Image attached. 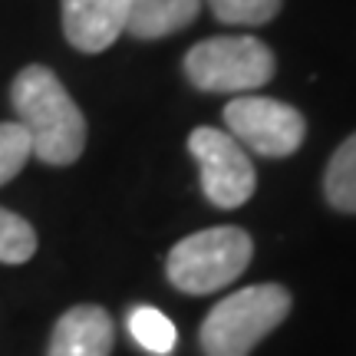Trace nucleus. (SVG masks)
<instances>
[{"instance_id":"obj_1","label":"nucleus","mask_w":356,"mask_h":356,"mask_svg":"<svg viewBox=\"0 0 356 356\" xmlns=\"http://www.w3.org/2000/svg\"><path fill=\"white\" fill-rule=\"evenodd\" d=\"M17 126L26 132L30 149L47 165H73L86 149V119L53 70L26 66L10 86Z\"/></svg>"},{"instance_id":"obj_2","label":"nucleus","mask_w":356,"mask_h":356,"mask_svg":"<svg viewBox=\"0 0 356 356\" xmlns=\"http://www.w3.org/2000/svg\"><path fill=\"white\" fill-rule=\"evenodd\" d=\"M291 314V291L280 284H254L218 300L202 320L198 343L204 356H248Z\"/></svg>"},{"instance_id":"obj_3","label":"nucleus","mask_w":356,"mask_h":356,"mask_svg":"<svg viewBox=\"0 0 356 356\" xmlns=\"http://www.w3.org/2000/svg\"><path fill=\"white\" fill-rule=\"evenodd\" d=\"M254 241L244 228L221 225V228H204L198 234H188L168 251L165 274L172 287L191 297H204L231 280H238L251 264Z\"/></svg>"},{"instance_id":"obj_4","label":"nucleus","mask_w":356,"mask_h":356,"mask_svg":"<svg viewBox=\"0 0 356 356\" xmlns=\"http://www.w3.org/2000/svg\"><path fill=\"white\" fill-rule=\"evenodd\" d=\"M274 53L257 37H211L185 53V76L204 92L248 96L274 76Z\"/></svg>"},{"instance_id":"obj_5","label":"nucleus","mask_w":356,"mask_h":356,"mask_svg":"<svg viewBox=\"0 0 356 356\" xmlns=\"http://www.w3.org/2000/svg\"><path fill=\"white\" fill-rule=\"evenodd\" d=\"M225 126L238 145L264 159H284L304 145L307 119L293 106L267 96H234L225 106Z\"/></svg>"},{"instance_id":"obj_6","label":"nucleus","mask_w":356,"mask_h":356,"mask_svg":"<svg viewBox=\"0 0 356 356\" xmlns=\"http://www.w3.org/2000/svg\"><path fill=\"white\" fill-rule=\"evenodd\" d=\"M188 152L202 172L204 198L215 208H241L254 195L257 175L248 159V149L238 145L221 129H195L188 136Z\"/></svg>"},{"instance_id":"obj_7","label":"nucleus","mask_w":356,"mask_h":356,"mask_svg":"<svg viewBox=\"0 0 356 356\" xmlns=\"http://www.w3.org/2000/svg\"><path fill=\"white\" fill-rule=\"evenodd\" d=\"M129 0H63V33L79 53H102L122 37Z\"/></svg>"},{"instance_id":"obj_8","label":"nucleus","mask_w":356,"mask_h":356,"mask_svg":"<svg viewBox=\"0 0 356 356\" xmlns=\"http://www.w3.org/2000/svg\"><path fill=\"white\" fill-rule=\"evenodd\" d=\"M113 343V317L96 304H79L56 320L47 356H109Z\"/></svg>"},{"instance_id":"obj_9","label":"nucleus","mask_w":356,"mask_h":356,"mask_svg":"<svg viewBox=\"0 0 356 356\" xmlns=\"http://www.w3.org/2000/svg\"><path fill=\"white\" fill-rule=\"evenodd\" d=\"M198 10L202 0H129L126 30L139 40H159L185 30Z\"/></svg>"},{"instance_id":"obj_10","label":"nucleus","mask_w":356,"mask_h":356,"mask_svg":"<svg viewBox=\"0 0 356 356\" xmlns=\"http://www.w3.org/2000/svg\"><path fill=\"white\" fill-rule=\"evenodd\" d=\"M323 191L337 211L356 215V132L333 152L323 175Z\"/></svg>"},{"instance_id":"obj_11","label":"nucleus","mask_w":356,"mask_h":356,"mask_svg":"<svg viewBox=\"0 0 356 356\" xmlns=\"http://www.w3.org/2000/svg\"><path fill=\"white\" fill-rule=\"evenodd\" d=\"M132 340L152 356H168L178 343V330L175 323L159 310V307H132L126 320Z\"/></svg>"},{"instance_id":"obj_12","label":"nucleus","mask_w":356,"mask_h":356,"mask_svg":"<svg viewBox=\"0 0 356 356\" xmlns=\"http://www.w3.org/2000/svg\"><path fill=\"white\" fill-rule=\"evenodd\" d=\"M37 254V231L30 221L0 208V264H24Z\"/></svg>"},{"instance_id":"obj_13","label":"nucleus","mask_w":356,"mask_h":356,"mask_svg":"<svg viewBox=\"0 0 356 356\" xmlns=\"http://www.w3.org/2000/svg\"><path fill=\"white\" fill-rule=\"evenodd\" d=\"M208 7L221 24L231 26H261L274 20L280 0H208Z\"/></svg>"},{"instance_id":"obj_14","label":"nucleus","mask_w":356,"mask_h":356,"mask_svg":"<svg viewBox=\"0 0 356 356\" xmlns=\"http://www.w3.org/2000/svg\"><path fill=\"white\" fill-rule=\"evenodd\" d=\"M33 155L26 132L17 122H0V185H7L10 178L20 175L26 159Z\"/></svg>"}]
</instances>
